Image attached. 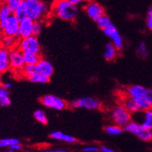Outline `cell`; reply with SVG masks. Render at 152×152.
Returning a JSON list of instances; mask_svg holds the SVG:
<instances>
[{"instance_id": "f1b7e54d", "label": "cell", "mask_w": 152, "mask_h": 152, "mask_svg": "<svg viewBox=\"0 0 152 152\" xmlns=\"http://www.w3.org/2000/svg\"><path fill=\"white\" fill-rule=\"evenodd\" d=\"M20 143L18 139L16 138H5L0 140V145L1 148H10L12 145Z\"/></svg>"}, {"instance_id": "7bdbcfd3", "label": "cell", "mask_w": 152, "mask_h": 152, "mask_svg": "<svg viewBox=\"0 0 152 152\" xmlns=\"http://www.w3.org/2000/svg\"><path fill=\"white\" fill-rule=\"evenodd\" d=\"M0 148H1V145H0Z\"/></svg>"}, {"instance_id": "603a6c76", "label": "cell", "mask_w": 152, "mask_h": 152, "mask_svg": "<svg viewBox=\"0 0 152 152\" xmlns=\"http://www.w3.org/2000/svg\"><path fill=\"white\" fill-rule=\"evenodd\" d=\"M28 79L31 82L37 83V84H46V83H48L50 82V78L39 73L35 74Z\"/></svg>"}, {"instance_id": "8fae6325", "label": "cell", "mask_w": 152, "mask_h": 152, "mask_svg": "<svg viewBox=\"0 0 152 152\" xmlns=\"http://www.w3.org/2000/svg\"><path fill=\"white\" fill-rule=\"evenodd\" d=\"M84 10L89 17L91 19L96 21L100 16L105 14V10L101 5L94 1H91L87 3L85 6Z\"/></svg>"}, {"instance_id": "d590c367", "label": "cell", "mask_w": 152, "mask_h": 152, "mask_svg": "<svg viewBox=\"0 0 152 152\" xmlns=\"http://www.w3.org/2000/svg\"><path fill=\"white\" fill-rule=\"evenodd\" d=\"M22 149V145H20V143H18V144H15V145H12L11 147L9 148V151L10 152H14V151H19Z\"/></svg>"}, {"instance_id": "ac0fdd59", "label": "cell", "mask_w": 152, "mask_h": 152, "mask_svg": "<svg viewBox=\"0 0 152 152\" xmlns=\"http://www.w3.org/2000/svg\"><path fill=\"white\" fill-rule=\"evenodd\" d=\"M12 14V13L6 4L3 3L0 5V30H2L7 19Z\"/></svg>"}, {"instance_id": "30bf717a", "label": "cell", "mask_w": 152, "mask_h": 152, "mask_svg": "<svg viewBox=\"0 0 152 152\" xmlns=\"http://www.w3.org/2000/svg\"><path fill=\"white\" fill-rule=\"evenodd\" d=\"M9 58L10 67L15 71H22L26 64L23 58V52L19 48H12L10 51Z\"/></svg>"}, {"instance_id": "5b68a950", "label": "cell", "mask_w": 152, "mask_h": 152, "mask_svg": "<svg viewBox=\"0 0 152 152\" xmlns=\"http://www.w3.org/2000/svg\"><path fill=\"white\" fill-rule=\"evenodd\" d=\"M111 119L115 124L124 128L131 120L132 115L123 105H120L112 110Z\"/></svg>"}, {"instance_id": "f35d334b", "label": "cell", "mask_w": 152, "mask_h": 152, "mask_svg": "<svg viewBox=\"0 0 152 152\" xmlns=\"http://www.w3.org/2000/svg\"><path fill=\"white\" fill-rule=\"evenodd\" d=\"M100 151H101L102 152H113L114 151V150H113V149L110 148H108V147H107V146L100 147Z\"/></svg>"}, {"instance_id": "f546056e", "label": "cell", "mask_w": 152, "mask_h": 152, "mask_svg": "<svg viewBox=\"0 0 152 152\" xmlns=\"http://www.w3.org/2000/svg\"><path fill=\"white\" fill-rule=\"evenodd\" d=\"M137 55L140 57V58H147L148 56L149 55V52H148V49L147 47L146 44H145V43H141V44L139 45L138 47H137Z\"/></svg>"}, {"instance_id": "7c38bea8", "label": "cell", "mask_w": 152, "mask_h": 152, "mask_svg": "<svg viewBox=\"0 0 152 152\" xmlns=\"http://www.w3.org/2000/svg\"><path fill=\"white\" fill-rule=\"evenodd\" d=\"M35 21L29 17L23 18L19 20V37H29L33 35Z\"/></svg>"}, {"instance_id": "ba28073f", "label": "cell", "mask_w": 152, "mask_h": 152, "mask_svg": "<svg viewBox=\"0 0 152 152\" xmlns=\"http://www.w3.org/2000/svg\"><path fill=\"white\" fill-rule=\"evenodd\" d=\"M70 106L74 109L84 108L87 110H98L100 107V102L96 99L92 97H83L72 101Z\"/></svg>"}, {"instance_id": "484cf974", "label": "cell", "mask_w": 152, "mask_h": 152, "mask_svg": "<svg viewBox=\"0 0 152 152\" xmlns=\"http://www.w3.org/2000/svg\"><path fill=\"white\" fill-rule=\"evenodd\" d=\"M22 71H23L24 76H26L27 79L33 76L35 74L38 73L37 72V65H25L23 69H22Z\"/></svg>"}, {"instance_id": "b9f144b4", "label": "cell", "mask_w": 152, "mask_h": 152, "mask_svg": "<svg viewBox=\"0 0 152 152\" xmlns=\"http://www.w3.org/2000/svg\"><path fill=\"white\" fill-rule=\"evenodd\" d=\"M60 1H63V0H55V2H60Z\"/></svg>"}, {"instance_id": "e575fe53", "label": "cell", "mask_w": 152, "mask_h": 152, "mask_svg": "<svg viewBox=\"0 0 152 152\" xmlns=\"http://www.w3.org/2000/svg\"><path fill=\"white\" fill-rule=\"evenodd\" d=\"M82 151L84 152H96L100 151V148L97 146H94V145H88V146L84 147Z\"/></svg>"}, {"instance_id": "9c48e42d", "label": "cell", "mask_w": 152, "mask_h": 152, "mask_svg": "<svg viewBox=\"0 0 152 152\" xmlns=\"http://www.w3.org/2000/svg\"><path fill=\"white\" fill-rule=\"evenodd\" d=\"M3 35L11 36L15 38L19 37V19L13 13L7 19L6 24L1 30Z\"/></svg>"}, {"instance_id": "1f68e13d", "label": "cell", "mask_w": 152, "mask_h": 152, "mask_svg": "<svg viewBox=\"0 0 152 152\" xmlns=\"http://www.w3.org/2000/svg\"><path fill=\"white\" fill-rule=\"evenodd\" d=\"M11 105V99H10L9 95L2 96L0 97V106L2 107H6Z\"/></svg>"}, {"instance_id": "e0dca14e", "label": "cell", "mask_w": 152, "mask_h": 152, "mask_svg": "<svg viewBox=\"0 0 152 152\" xmlns=\"http://www.w3.org/2000/svg\"><path fill=\"white\" fill-rule=\"evenodd\" d=\"M50 137L56 141H63V142L68 143V144H73L77 141L74 137L63 133L61 131H53L50 133Z\"/></svg>"}, {"instance_id": "4fadbf2b", "label": "cell", "mask_w": 152, "mask_h": 152, "mask_svg": "<svg viewBox=\"0 0 152 152\" xmlns=\"http://www.w3.org/2000/svg\"><path fill=\"white\" fill-rule=\"evenodd\" d=\"M103 30H104V34L111 39L112 44L116 47V48L118 49V50H121L124 45L123 39L118 33V29L116 28L115 26L111 24V25H110L108 27H107L106 29Z\"/></svg>"}, {"instance_id": "8d00e7d4", "label": "cell", "mask_w": 152, "mask_h": 152, "mask_svg": "<svg viewBox=\"0 0 152 152\" xmlns=\"http://www.w3.org/2000/svg\"><path fill=\"white\" fill-rule=\"evenodd\" d=\"M9 94H10L9 89H6L3 85H2V86H0V97L2 96H6V95Z\"/></svg>"}, {"instance_id": "ffe728a7", "label": "cell", "mask_w": 152, "mask_h": 152, "mask_svg": "<svg viewBox=\"0 0 152 152\" xmlns=\"http://www.w3.org/2000/svg\"><path fill=\"white\" fill-rule=\"evenodd\" d=\"M23 58L26 65H37L41 59L39 54L31 52H23Z\"/></svg>"}, {"instance_id": "d6986e66", "label": "cell", "mask_w": 152, "mask_h": 152, "mask_svg": "<svg viewBox=\"0 0 152 152\" xmlns=\"http://www.w3.org/2000/svg\"><path fill=\"white\" fill-rule=\"evenodd\" d=\"M118 49L116 48V47L114 46L113 44H107L105 46L104 51V57L107 61H113L117 57V54H118Z\"/></svg>"}, {"instance_id": "cb8c5ba5", "label": "cell", "mask_w": 152, "mask_h": 152, "mask_svg": "<svg viewBox=\"0 0 152 152\" xmlns=\"http://www.w3.org/2000/svg\"><path fill=\"white\" fill-rule=\"evenodd\" d=\"M1 44L2 47L6 49L13 48L15 44V38L8 35H3V37L1 39Z\"/></svg>"}, {"instance_id": "52a82bcc", "label": "cell", "mask_w": 152, "mask_h": 152, "mask_svg": "<svg viewBox=\"0 0 152 152\" xmlns=\"http://www.w3.org/2000/svg\"><path fill=\"white\" fill-rule=\"evenodd\" d=\"M40 102L46 108L55 110H63L67 107V103L64 99L54 95H46L42 97Z\"/></svg>"}, {"instance_id": "9a60e30c", "label": "cell", "mask_w": 152, "mask_h": 152, "mask_svg": "<svg viewBox=\"0 0 152 152\" xmlns=\"http://www.w3.org/2000/svg\"><path fill=\"white\" fill-rule=\"evenodd\" d=\"M37 68L38 73L46 75L49 78L52 76L54 71L53 66L52 64L46 59L39 60V62L37 64Z\"/></svg>"}, {"instance_id": "4dcf8cb0", "label": "cell", "mask_w": 152, "mask_h": 152, "mask_svg": "<svg viewBox=\"0 0 152 152\" xmlns=\"http://www.w3.org/2000/svg\"><path fill=\"white\" fill-rule=\"evenodd\" d=\"M23 0H5V4L10 8L12 13H13L15 9L19 6V4L23 2Z\"/></svg>"}, {"instance_id": "2e32d148", "label": "cell", "mask_w": 152, "mask_h": 152, "mask_svg": "<svg viewBox=\"0 0 152 152\" xmlns=\"http://www.w3.org/2000/svg\"><path fill=\"white\" fill-rule=\"evenodd\" d=\"M10 51L3 47H0V73H4L10 67Z\"/></svg>"}, {"instance_id": "6da1fadb", "label": "cell", "mask_w": 152, "mask_h": 152, "mask_svg": "<svg viewBox=\"0 0 152 152\" xmlns=\"http://www.w3.org/2000/svg\"><path fill=\"white\" fill-rule=\"evenodd\" d=\"M54 13L60 19L65 21H74L77 18L79 9L78 6L70 2L69 0H63L55 3Z\"/></svg>"}, {"instance_id": "277c9868", "label": "cell", "mask_w": 152, "mask_h": 152, "mask_svg": "<svg viewBox=\"0 0 152 152\" xmlns=\"http://www.w3.org/2000/svg\"><path fill=\"white\" fill-rule=\"evenodd\" d=\"M124 130L134 135L135 137L140 139L141 141L145 142H149L152 141V130H149L141 123L136 121H130L125 127H124Z\"/></svg>"}, {"instance_id": "7402d4cb", "label": "cell", "mask_w": 152, "mask_h": 152, "mask_svg": "<svg viewBox=\"0 0 152 152\" xmlns=\"http://www.w3.org/2000/svg\"><path fill=\"white\" fill-rule=\"evenodd\" d=\"M123 130V127H120V126L117 125V124H115V125L107 126V127L104 128L105 133L110 135V136H118V135L121 134Z\"/></svg>"}, {"instance_id": "44dd1931", "label": "cell", "mask_w": 152, "mask_h": 152, "mask_svg": "<svg viewBox=\"0 0 152 152\" xmlns=\"http://www.w3.org/2000/svg\"><path fill=\"white\" fill-rule=\"evenodd\" d=\"M123 106H124L131 114L134 113L136 112H138L140 111V110H141V109H140V107L137 106V104L134 101L132 100L131 98H129L127 96L123 100Z\"/></svg>"}, {"instance_id": "4316f807", "label": "cell", "mask_w": 152, "mask_h": 152, "mask_svg": "<svg viewBox=\"0 0 152 152\" xmlns=\"http://www.w3.org/2000/svg\"><path fill=\"white\" fill-rule=\"evenodd\" d=\"M33 116L36 119L37 121L39 123H42L43 125H46L48 123V118L47 116L45 113L44 111H42L41 110H37L33 113Z\"/></svg>"}, {"instance_id": "d6a6232c", "label": "cell", "mask_w": 152, "mask_h": 152, "mask_svg": "<svg viewBox=\"0 0 152 152\" xmlns=\"http://www.w3.org/2000/svg\"><path fill=\"white\" fill-rule=\"evenodd\" d=\"M42 23L39 20H37V21H35V25H34V30H33V35L34 36H38L39 33H41L42 28Z\"/></svg>"}, {"instance_id": "ab89813d", "label": "cell", "mask_w": 152, "mask_h": 152, "mask_svg": "<svg viewBox=\"0 0 152 152\" xmlns=\"http://www.w3.org/2000/svg\"><path fill=\"white\" fill-rule=\"evenodd\" d=\"M69 2H72L73 4L76 5V6H78L80 4H82L83 2H85L87 0H69Z\"/></svg>"}, {"instance_id": "8992f818", "label": "cell", "mask_w": 152, "mask_h": 152, "mask_svg": "<svg viewBox=\"0 0 152 152\" xmlns=\"http://www.w3.org/2000/svg\"><path fill=\"white\" fill-rule=\"evenodd\" d=\"M18 48L23 52H31V53L39 54L41 46L37 36L32 35L29 37L22 38L19 42Z\"/></svg>"}, {"instance_id": "3957f363", "label": "cell", "mask_w": 152, "mask_h": 152, "mask_svg": "<svg viewBox=\"0 0 152 152\" xmlns=\"http://www.w3.org/2000/svg\"><path fill=\"white\" fill-rule=\"evenodd\" d=\"M26 7L27 16L34 21L39 20L47 13L48 6L41 0H23Z\"/></svg>"}, {"instance_id": "7a4b0ae2", "label": "cell", "mask_w": 152, "mask_h": 152, "mask_svg": "<svg viewBox=\"0 0 152 152\" xmlns=\"http://www.w3.org/2000/svg\"><path fill=\"white\" fill-rule=\"evenodd\" d=\"M148 88L140 85L130 86L127 90V96L137 104L141 110H148L152 108L148 100Z\"/></svg>"}, {"instance_id": "836d02e7", "label": "cell", "mask_w": 152, "mask_h": 152, "mask_svg": "<svg viewBox=\"0 0 152 152\" xmlns=\"http://www.w3.org/2000/svg\"><path fill=\"white\" fill-rule=\"evenodd\" d=\"M146 24L148 28L152 30V6L150 7V9L148 11V13H147Z\"/></svg>"}, {"instance_id": "74e56055", "label": "cell", "mask_w": 152, "mask_h": 152, "mask_svg": "<svg viewBox=\"0 0 152 152\" xmlns=\"http://www.w3.org/2000/svg\"><path fill=\"white\" fill-rule=\"evenodd\" d=\"M147 95H148V100L151 104V106H152V89L148 88V94Z\"/></svg>"}, {"instance_id": "5bb4252c", "label": "cell", "mask_w": 152, "mask_h": 152, "mask_svg": "<svg viewBox=\"0 0 152 152\" xmlns=\"http://www.w3.org/2000/svg\"><path fill=\"white\" fill-rule=\"evenodd\" d=\"M131 115L134 118L141 119L137 123H141L142 126L152 130V108L148 110H140L134 113H132Z\"/></svg>"}, {"instance_id": "d4e9b609", "label": "cell", "mask_w": 152, "mask_h": 152, "mask_svg": "<svg viewBox=\"0 0 152 152\" xmlns=\"http://www.w3.org/2000/svg\"><path fill=\"white\" fill-rule=\"evenodd\" d=\"M13 14L20 20V19H23L27 16L26 13V7L25 2L24 1L19 4V6L15 9V11L13 12Z\"/></svg>"}, {"instance_id": "83f0119b", "label": "cell", "mask_w": 152, "mask_h": 152, "mask_svg": "<svg viewBox=\"0 0 152 152\" xmlns=\"http://www.w3.org/2000/svg\"><path fill=\"white\" fill-rule=\"evenodd\" d=\"M96 23L97 24V26H98L99 28L102 30L106 29L107 27H108L109 26L112 24L111 20H110V18L107 16L105 14L104 16H100L99 19H96Z\"/></svg>"}, {"instance_id": "60d3db41", "label": "cell", "mask_w": 152, "mask_h": 152, "mask_svg": "<svg viewBox=\"0 0 152 152\" xmlns=\"http://www.w3.org/2000/svg\"><path fill=\"white\" fill-rule=\"evenodd\" d=\"M3 86L7 89H11L12 87V84L11 82H6L5 84L3 85Z\"/></svg>"}]
</instances>
